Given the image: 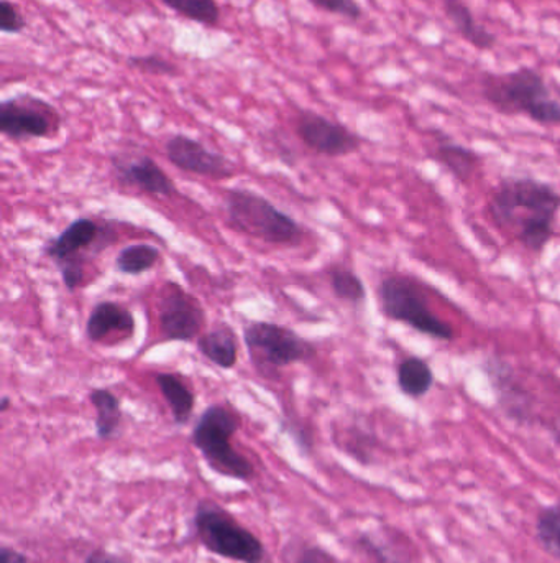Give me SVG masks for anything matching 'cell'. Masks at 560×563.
<instances>
[{"mask_svg": "<svg viewBox=\"0 0 560 563\" xmlns=\"http://www.w3.org/2000/svg\"><path fill=\"white\" fill-rule=\"evenodd\" d=\"M488 211L497 229L540 254L553 238L560 193L533 176H506L491 192Z\"/></svg>", "mask_w": 560, "mask_h": 563, "instance_id": "6da1fadb", "label": "cell"}, {"mask_svg": "<svg viewBox=\"0 0 560 563\" xmlns=\"http://www.w3.org/2000/svg\"><path fill=\"white\" fill-rule=\"evenodd\" d=\"M480 96L503 116H524L537 126L560 127V97L546 77L533 67L510 71H483L478 78Z\"/></svg>", "mask_w": 560, "mask_h": 563, "instance_id": "7a4b0ae2", "label": "cell"}, {"mask_svg": "<svg viewBox=\"0 0 560 563\" xmlns=\"http://www.w3.org/2000/svg\"><path fill=\"white\" fill-rule=\"evenodd\" d=\"M228 221L235 231L267 244L300 245L304 228L260 193L231 188L224 196Z\"/></svg>", "mask_w": 560, "mask_h": 563, "instance_id": "3957f363", "label": "cell"}, {"mask_svg": "<svg viewBox=\"0 0 560 563\" xmlns=\"http://www.w3.org/2000/svg\"><path fill=\"white\" fill-rule=\"evenodd\" d=\"M376 296L385 319L402 323L438 342H454V329L432 312L421 286L409 275H386L378 284Z\"/></svg>", "mask_w": 560, "mask_h": 563, "instance_id": "277c9868", "label": "cell"}, {"mask_svg": "<svg viewBox=\"0 0 560 563\" xmlns=\"http://www.w3.org/2000/svg\"><path fill=\"white\" fill-rule=\"evenodd\" d=\"M116 241L114 229L91 218L74 219L57 238L44 245L45 257L50 258L70 292H77L86 282L88 255L100 254Z\"/></svg>", "mask_w": 560, "mask_h": 563, "instance_id": "5b68a950", "label": "cell"}, {"mask_svg": "<svg viewBox=\"0 0 560 563\" xmlns=\"http://www.w3.org/2000/svg\"><path fill=\"white\" fill-rule=\"evenodd\" d=\"M241 424V415L228 405H209L192 428V444L212 470L235 480H248L254 473V467L232 447L231 441Z\"/></svg>", "mask_w": 560, "mask_h": 563, "instance_id": "8992f818", "label": "cell"}, {"mask_svg": "<svg viewBox=\"0 0 560 563\" xmlns=\"http://www.w3.org/2000/svg\"><path fill=\"white\" fill-rule=\"evenodd\" d=\"M480 369L490 382L498 407L510 421L523 427L542 425L539 398L530 389L529 382L523 378L520 369L498 356L485 359Z\"/></svg>", "mask_w": 560, "mask_h": 563, "instance_id": "52a82bcc", "label": "cell"}, {"mask_svg": "<svg viewBox=\"0 0 560 563\" xmlns=\"http://www.w3.org/2000/svg\"><path fill=\"white\" fill-rule=\"evenodd\" d=\"M61 124V114L44 97L22 93L0 103V134L5 139H54L60 134Z\"/></svg>", "mask_w": 560, "mask_h": 563, "instance_id": "ba28073f", "label": "cell"}, {"mask_svg": "<svg viewBox=\"0 0 560 563\" xmlns=\"http://www.w3.org/2000/svg\"><path fill=\"white\" fill-rule=\"evenodd\" d=\"M196 529L202 543L218 555L244 563L264 562V545L260 540L212 504H202L199 507Z\"/></svg>", "mask_w": 560, "mask_h": 563, "instance_id": "9c48e42d", "label": "cell"}, {"mask_svg": "<svg viewBox=\"0 0 560 563\" xmlns=\"http://www.w3.org/2000/svg\"><path fill=\"white\" fill-rule=\"evenodd\" d=\"M244 342L255 359L271 368H287L314 359L316 345L293 329L271 322H250L244 326Z\"/></svg>", "mask_w": 560, "mask_h": 563, "instance_id": "30bf717a", "label": "cell"}, {"mask_svg": "<svg viewBox=\"0 0 560 563\" xmlns=\"http://www.w3.org/2000/svg\"><path fill=\"white\" fill-rule=\"evenodd\" d=\"M159 326L163 342H195L206 326L205 309L191 294L170 282L160 297Z\"/></svg>", "mask_w": 560, "mask_h": 563, "instance_id": "8fae6325", "label": "cell"}, {"mask_svg": "<svg viewBox=\"0 0 560 563\" xmlns=\"http://www.w3.org/2000/svg\"><path fill=\"white\" fill-rule=\"evenodd\" d=\"M296 134L307 149L330 159L352 156L363 146L359 134L316 111L298 114Z\"/></svg>", "mask_w": 560, "mask_h": 563, "instance_id": "7c38bea8", "label": "cell"}, {"mask_svg": "<svg viewBox=\"0 0 560 563\" xmlns=\"http://www.w3.org/2000/svg\"><path fill=\"white\" fill-rule=\"evenodd\" d=\"M165 156L173 166L189 175L212 180L232 179L235 175L232 160L186 134H175L166 140Z\"/></svg>", "mask_w": 560, "mask_h": 563, "instance_id": "4fadbf2b", "label": "cell"}, {"mask_svg": "<svg viewBox=\"0 0 560 563\" xmlns=\"http://www.w3.org/2000/svg\"><path fill=\"white\" fill-rule=\"evenodd\" d=\"M113 170L117 182L126 188L163 198H172L178 193L175 182L152 157L116 156L113 157Z\"/></svg>", "mask_w": 560, "mask_h": 563, "instance_id": "5bb4252c", "label": "cell"}, {"mask_svg": "<svg viewBox=\"0 0 560 563\" xmlns=\"http://www.w3.org/2000/svg\"><path fill=\"white\" fill-rule=\"evenodd\" d=\"M137 320L122 303L104 300L96 303L91 310L86 322V336L91 343H106L113 333L120 340H130L136 336Z\"/></svg>", "mask_w": 560, "mask_h": 563, "instance_id": "9a60e30c", "label": "cell"}, {"mask_svg": "<svg viewBox=\"0 0 560 563\" xmlns=\"http://www.w3.org/2000/svg\"><path fill=\"white\" fill-rule=\"evenodd\" d=\"M441 5L448 24L471 48L477 51H490L497 48V35L477 21L467 0H441Z\"/></svg>", "mask_w": 560, "mask_h": 563, "instance_id": "2e32d148", "label": "cell"}, {"mask_svg": "<svg viewBox=\"0 0 560 563\" xmlns=\"http://www.w3.org/2000/svg\"><path fill=\"white\" fill-rule=\"evenodd\" d=\"M429 157L438 162L445 172L451 173L462 185L470 183L481 165L480 153L475 152L470 147L448 139V137H441Z\"/></svg>", "mask_w": 560, "mask_h": 563, "instance_id": "e0dca14e", "label": "cell"}, {"mask_svg": "<svg viewBox=\"0 0 560 563\" xmlns=\"http://www.w3.org/2000/svg\"><path fill=\"white\" fill-rule=\"evenodd\" d=\"M362 545L373 563H422L412 540L389 527L382 533L363 537Z\"/></svg>", "mask_w": 560, "mask_h": 563, "instance_id": "ac0fdd59", "label": "cell"}, {"mask_svg": "<svg viewBox=\"0 0 560 563\" xmlns=\"http://www.w3.org/2000/svg\"><path fill=\"white\" fill-rule=\"evenodd\" d=\"M198 352L218 368L234 369L238 361L237 335L228 323L214 326L209 332L202 333L198 340Z\"/></svg>", "mask_w": 560, "mask_h": 563, "instance_id": "d6986e66", "label": "cell"}, {"mask_svg": "<svg viewBox=\"0 0 560 563\" xmlns=\"http://www.w3.org/2000/svg\"><path fill=\"white\" fill-rule=\"evenodd\" d=\"M155 382L172 411L173 422L176 425L188 424L195 412V392L176 372H156Z\"/></svg>", "mask_w": 560, "mask_h": 563, "instance_id": "ffe728a7", "label": "cell"}, {"mask_svg": "<svg viewBox=\"0 0 560 563\" xmlns=\"http://www.w3.org/2000/svg\"><path fill=\"white\" fill-rule=\"evenodd\" d=\"M434 382V371L425 359L408 356L398 363L396 386L406 398L415 399V401L425 398L431 392Z\"/></svg>", "mask_w": 560, "mask_h": 563, "instance_id": "44dd1931", "label": "cell"}, {"mask_svg": "<svg viewBox=\"0 0 560 563\" xmlns=\"http://www.w3.org/2000/svg\"><path fill=\"white\" fill-rule=\"evenodd\" d=\"M91 405L96 409V430L101 440L116 437L122 425V402L109 389L96 388L88 394Z\"/></svg>", "mask_w": 560, "mask_h": 563, "instance_id": "7402d4cb", "label": "cell"}, {"mask_svg": "<svg viewBox=\"0 0 560 563\" xmlns=\"http://www.w3.org/2000/svg\"><path fill=\"white\" fill-rule=\"evenodd\" d=\"M162 252L156 245L140 242V244H130L124 248L117 254L114 265L116 271L124 275H142L152 271L159 264Z\"/></svg>", "mask_w": 560, "mask_h": 563, "instance_id": "603a6c76", "label": "cell"}, {"mask_svg": "<svg viewBox=\"0 0 560 563\" xmlns=\"http://www.w3.org/2000/svg\"><path fill=\"white\" fill-rule=\"evenodd\" d=\"M329 286L336 299L350 306H362L366 300V287L362 278L343 265L329 268Z\"/></svg>", "mask_w": 560, "mask_h": 563, "instance_id": "cb8c5ba5", "label": "cell"}, {"mask_svg": "<svg viewBox=\"0 0 560 563\" xmlns=\"http://www.w3.org/2000/svg\"><path fill=\"white\" fill-rule=\"evenodd\" d=\"M534 536L549 555L560 560V501L540 509L534 522Z\"/></svg>", "mask_w": 560, "mask_h": 563, "instance_id": "d4e9b609", "label": "cell"}, {"mask_svg": "<svg viewBox=\"0 0 560 563\" xmlns=\"http://www.w3.org/2000/svg\"><path fill=\"white\" fill-rule=\"evenodd\" d=\"M162 2L182 18L205 27H218L221 24V8L218 0H162Z\"/></svg>", "mask_w": 560, "mask_h": 563, "instance_id": "484cf974", "label": "cell"}, {"mask_svg": "<svg viewBox=\"0 0 560 563\" xmlns=\"http://www.w3.org/2000/svg\"><path fill=\"white\" fill-rule=\"evenodd\" d=\"M127 65L140 73L150 74V77H175L178 74V67L173 61L156 54L130 57Z\"/></svg>", "mask_w": 560, "mask_h": 563, "instance_id": "4316f807", "label": "cell"}, {"mask_svg": "<svg viewBox=\"0 0 560 563\" xmlns=\"http://www.w3.org/2000/svg\"><path fill=\"white\" fill-rule=\"evenodd\" d=\"M307 2L326 14L337 15L350 22H359L365 14L359 0H307Z\"/></svg>", "mask_w": 560, "mask_h": 563, "instance_id": "83f0119b", "label": "cell"}, {"mask_svg": "<svg viewBox=\"0 0 560 563\" xmlns=\"http://www.w3.org/2000/svg\"><path fill=\"white\" fill-rule=\"evenodd\" d=\"M27 25V19L24 18L21 9L14 2H11V0L0 2V31H2V34H22Z\"/></svg>", "mask_w": 560, "mask_h": 563, "instance_id": "f1b7e54d", "label": "cell"}, {"mask_svg": "<svg viewBox=\"0 0 560 563\" xmlns=\"http://www.w3.org/2000/svg\"><path fill=\"white\" fill-rule=\"evenodd\" d=\"M300 563H334L332 556L320 549H310L303 553Z\"/></svg>", "mask_w": 560, "mask_h": 563, "instance_id": "f546056e", "label": "cell"}, {"mask_svg": "<svg viewBox=\"0 0 560 563\" xmlns=\"http://www.w3.org/2000/svg\"><path fill=\"white\" fill-rule=\"evenodd\" d=\"M0 563H27L24 555L15 552V550L11 549H2V560Z\"/></svg>", "mask_w": 560, "mask_h": 563, "instance_id": "4dcf8cb0", "label": "cell"}, {"mask_svg": "<svg viewBox=\"0 0 560 563\" xmlns=\"http://www.w3.org/2000/svg\"><path fill=\"white\" fill-rule=\"evenodd\" d=\"M88 563H126L122 560L116 559V556L107 555V553L96 552L88 559Z\"/></svg>", "mask_w": 560, "mask_h": 563, "instance_id": "1f68e13d", "label": "cell"}, {"mask_svg": "<svg viewBox=\"0 0 560 563\" xmlns=\"http://www.w3.org/2000/svg\"><path fill=\"white\" fill-rule=\"evenodd\" d=\"M11 405L12 401L11 398H9V395H4V398L0 399V412H2V414H5V412H8L9 409H11Z\"/></svg>", "mask_w": 560, "mask_h": 563, "instance_id": "d6a6232c", "label": "cell"}]
</instances>
